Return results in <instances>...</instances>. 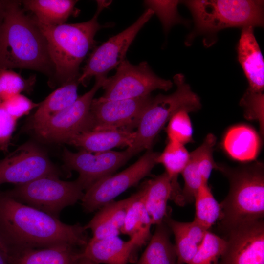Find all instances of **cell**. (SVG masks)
<instances>
[{
	"mask_svg": "<svg viewBox=\"0 0 264 264\" xmlns=\"http://www.w3.org/2000/svg\"><path fill=\"white\" fill-rule=\"evenodd\" d=\"M164 221L175 237L176 264H188L196 254L208 230L195 220L183 222L167 217Z\"/></svg>",
	"mask_w": 264,
	"mask_h": 264,
	"instance_id": "obj_22",
	"label": "cell"
},
{
	"mask_svg": "<svg viewBox=\"0 0 264 264\" xmlns=\"http://www.w3.org/2000/svg\"><path fill=\"white\" fill-rule=\"evenodd\" d=\"M21 1L7 0L0 28V69L23 68L49 77L55 72L45 37Z\"/></svg>",
	"mask_w": 264,
	"mask_h": 264,
	"instance_id": "obj_2",
	"label": "cell"
},
{
	"mask_svg": "<svg viewBox=\"0 0 264 264\" xmlns=\"http://www.w3.org/2000/svg\"><path fill=\"white\" fill-rule=\"evenodd\" d=\"M77 0H26L21 1L24 9L33 14L40 24L56 26L65 23L75 9Z\"/></svg>",
	"mask_w": 264,
	"mask_h": 264,
	"instance_id": "obj_25",
	"label": "cell"
},
{
	"mask_svg": "<svg viewBox=\"0 0 264 264\" xmlns=\"http://www.w3.org/2000/svg\"><path fill=\"white\" fill-rule=\"evenodd\" d=\"M133 156L127 148L123 151H109L99 153L83 149L72 152L65 148L62 154L66 168L78 173L79 176L76 180L83 190L113 175Z\"/></svg>",
	"mask_w": 264,
	"mask_h": 264,
	"instance_id": "obj_13",
	"label": "cell"
},
{
	"mask_svg": "<svg viewBox=\"0 0 264 264\" xmlns=\"http://www.w3.org/2000/svg\"><path fill=\"white\" fill-rule=\"evenodd\" d=\"M3 193L57 218L64 208L81 200L84 194L76 180L65 181L54 176L41 177Z\"/></svg>",
	"mask_w": 264,
	"mask_h": 264,
	"instance_id": "obj_7",
	"label": "cell"
},
{
	"mask_svg": "<svg viewBox=\"0 0 264 264\" xmlns=\"http://www.w3.org/2000/svg\"><path fill=\"white\" fill-rule=\"evenodd\" d=\"M215 136L209 133L203 143L189 153L188 162L181 173L184 185L181 196L184 205L194 201L195 196L201 185L208 183L213 169L217 168V164L213 157Z\"/></svg>",
	"mask_w": 264,
	"mask_h": 264,
	"instance_id": "obj_16",
	"label": "cell"
},
{
	"mask_svg": "<svg viewBox=\"0 0 264 264\" xmlns=\"http://www.w3.org/2000/svg\"><path fill=\"white\" fill-rule=\"evenodd\" d=\"M154 14L147 10L131 25L110 38L95 48L90 54L78 78L80 84L86 85L93 77L107 76L125 60L129 47L138 32Z\"/></svg>",
	"mask_w": 264,
	"mask_h": 264,
	"instance_id": "obj_11",
	"label": "cell"
},
{
	"mask_svg": "<svg viewBox=\"0 0 264 264\" xmlns=\"http://www.w3.org/2000/svg\"><path fill=\"white\" fill-rule=\"evenodd\" d=\"M36 81L34 76L25 79L9 69H0V99L5 100L25 91L30 92Z\"/></svg>",
	"mask_w": 264,
	"mask_h": 264,
	"instance_id": "obj_32",
	"label": "cell"
},
{
	"mask_svg": "<svg viewBox=\"0 0 264 264\" xmlns=\"http://www.w3.org/2000/svg\"><path fill=\"white\" fill-rule=\"evenodd\" d=\"M130 198L121 233L134 240L139 248L150 239L153 224L138 192L132 195Z\"/></svg>",
	"mask_w": 264,
	"mask_h": 264,
	"instance_id": "obj_26",
	"label": "cell"
},
{
	"mask_svg": "<svg viewBox=\"0 0 264 264\" xmlns=\"http://www.w3.org/2000/svg\"><path fill=\"white\" fill-rule=\"evenodd\" d=\"M73 246L63 244L26 249L8 256L10 264H78L80 252Z\"/></svg>",
	"mask_w": 264,
	"mask_h": 264,
	"instance_id": "obj_24",
	"label": "cell"
},
{
	"mask_svg": "<svg viewBox=\"0 0 264 264\" xmlns=\"http://www.w3.org/2000/svg\"><path fill=\"white\" fill-rule=\"evenodd\" d=\"M156 225L137 264H176V254L170 240L169 228L165 221Z\"/></svg>",
	"mask_w": 264,
	"mask_h": 264,
	"instance_id": "obj_28",
	"label": "cell"
},
{
	"mask_svg": "<svg viewBox=\"0 0 264 264\" xmlns=\"http://www.w3.org/2000/svg\"><path fill=\"white\" fill-rule=\"evenodd\" d=\"M78 264H97L95 263L94 262H92V261L84 258V257H80V259L79 260Z\"/></svg>",
	"mask_w": 264,
	"mask_h": 264,
	"instance_id": "obj_40",
	"label": "cell"
},
{
	"mask_svg": "<svg viewBox=\"0 0 264 264\" xmlns=\"http://www.w3.org/2000/svg\"><path fill=\"white\" fill-rule=\"evenodd\" d=\"M60 174L45 152L31 142L22 144L0 160V186L22 185L41 177Z\"/></svg>",
	"mask_w": 264,
	"mask_h": 264,
	"instance_id": "obj_12",
	"label": "cell"
},
{
	"mask_svg": "<svg viewBox=\"0 0 264 264\" xmlns=\"http://www.w3.org/2000/svg\"><path fill=\"white\" fill-rule=\"evenodd\" d=\"M194 201V220L208 230L220 220L221 206L214 198L208 183L201 185L195 196Z\"/></svg>",
	"mask_w": 264,
	"mask_h": 264,
	"instance_id": "obj_30",
	"label": "cell"
},
{
	"mask_svg": "<svg viewBox=\"0 0 264 264\" xmlns=\"http://www.w3.org/2000/svg\"><path fill=\"white\" fill-rule=\"evenodd\" d=\"M139 247L133 239L124 241L118 236L101 240H89L80 251V257L97 264H127Z\"/></svg>",
	"mask_w": 264,
	"mask_h": 264,
	"instance_id": "obj_18",
	"label": "cell"
},
{
	"mask_svg": "<svg viewBox=\"0 0 264 264\" xmlns=\"http://www.w3.org/2000/svg\"><path fill=\"white\" fill-rule=\"evenodd\" d=\"M188 112L181 110L174 114L168 121L166 132L169 141L183 145L193 140V127Z\"/></svg>",
	"mask_w": 264,
	"mask_h": 264,
	"instance_id": "obj_33",
	"label": "cell"
},
{
	"mask_svg": "<svg viewBox=\"0 0 264 264\" xmlns=\"http://www.w3.org/2000/svg\"><path fill=\"white\" fill-rule=\"evenodd\" d=\"M189 157V153L184 145L169 141L157 158V163L163 165L165 169V172L171 179L173 187L172 199L177 204H180L182 201V189L177 181V177L186 166Z\"/></svg>",
	"mask_w": 264,
	"mask_h": 264,
	"instance_id": "obj_29",
	"label": "cell"
},
{
	"mask_svg": "<svg viewBox=\"0 0 264 264\" xmlns=\"http://www.w3.org/2000/svg\"><path fill=\"white\" fill-rule=\"evenodd\" d=\"M238 61L249 83L248 88L263 92L264 62L254 34V27H242L237 46Z\"/></svg>",
	"mask_w": 264,
	"mask_h": 264,
	"instance_id": "obj_17",
	"label": "cell"
},
{
	"mask_svg": "<svg viewBox=\"0 0 264 264\" xmlns=\"http://www.w3.org/2000/svg\"><path fill=\"white\" fill-rule=\"evenodd\" d=\"M264 102L263 92H257L248 88L240 101L243 108L246 118L259 121L261 133L264 132Z\"/></svg>",
	"mask_w": 264,
	"mask_h": 264,
	"instance_id": "obj_35",
	"label": "cell"
},
{
	"mask_svg": "<svg viewBox=\"0 0 264 264\" xmlns=\"http://www.w3.org/2000/svg\"><path fill=\"white\" fill-rule=\"evenodd\" d=\"M116 68L114 75L105 79L102 87L105 92L99 100L142 97L154 90L168 91L173 87L171 81L156 75L145 61L134 65L125 59Z\"/></svg>",
	"mask_w": 264,
	"mask_h": 264,
	"instance_id": "obj_9",
	"label": "cell"
},
{
	"mask_svg": "<svg viewBox=\"0 0 264 264\" xmlns=\"http://www.w3.org/2000/svg\"><path fill=\"white\" fill-rule=\"evenodd\" d=\"M153 224L163 222L167 217V203L172 199L173 187L171 179L164 172L144 182L138 191Z\"/></svg>",
	"mask_w": 264,
	"mask_h": 264,
	"instance_id": "obj_20",
	"label": "cell"
},
{
	"mask_svg": "<svg viewBox=\"0 0 264 264\" xmlns=\"http://www.w3.org/2000/svg\"><path fill=\"white\" fill-rule=\"evenodd\" d=\"M228 179L230 190L220 203V220L226 230L244 222L263 219L264 171L262 163L256 162L236 168L217 164Z\"/></svg>",
	"mask_w": 264,
	"mask_h": 264,
	"instance_id": "obj_4",
	"label": "cell"
},
{
	"mask_svg": "<svg viewBox=\"0 0 264 264\" xmlns=\"http://www.w3.org/2000/svg\"><path fill=\"white\" fill-rule=\"evenodd\" d=\"M173 79L176 90L169 95L153 97L143 112L136 128L134 141L127 148L133 155L151 149L156 137L176 112L184 110L190 112L200 109V98L185 82L184 76L177 74Z\"/></svg>",
	"mask_w": 264,
	"mask_h": 264,
	"instance_id": "obj_6",
	"label": "cell"
},
{
	"mask_svg": "<svg viewBox=\"0 0 264 264\" xmlns=\"http://www.w3.org/2000/svg\"><path fill=\"white\" fill-rule=\"evenodd\" d=\"M159 153L152 149L136 162L122 172L97 182L86 190L82 198V206L87 212H92L114 201L115 198L129 188L137 184L148 176L157 164Z\"/></svg>",
	"mask_w": 264,
	"mask_h": 264,
	"instance_id": "obj_10",
	"label": "cell"
},
{
	"mask_svg": "<svg viewBox=\"0 0 264 264\" xmlns=\"http://www.w3.org/2000/svg\"><path fill=\"white\" fill-rule=\"evenodd\" d=\"M184 3L190 10L195 22L194 29L186 40L187 45L198 35H211L229 27L264 24L262 0H192Z\"/></svg>",
	"mask_w": 264,
	"mask_h": 264,
	"instance_id": "obj_5",
	"label": "cell"
},
{
	"mask_svg": "<svg viewBox=\"0 0 264 264\" xmlns=\"http://www.w3.org/2000/svg\"><path fill=\"white\" fill-rule=\"evenodd\" d=\"M6 1L0 0V28L3 21Z\"/></svg>",
	"mask_w": 264,
	"mask_h": 264,
	"instance_id": "obj_39",
	"label": "cell"
},
{
	"mask_svg": "<svg viewBox=\"0 0 264 264\" xmlns=\"http://www.w3.org/2000/svg\"><path fill=\"white\" fill-rule=\"evenodd\" d=\"M223 147L233 159L242 162L253 160L260 148V139L252 128L245 125L230 128L223 140Z\"/></svg>",
	"mask_w": 264,
	"mask_h": 264,
	"instance_id": "obj_23",
	"label": "cell"
},
{
	"mask_svg": "<svg viewBox=\"0 0 264 264\" xmlns=\"http://www.w3.org/2000/svg\"><path fill=\"white\" fill-rule=\"evenodd\" d=\"M86 230L79 223L65 224L0 192V244L8 256L63 244L84 247L89 241Z\"/></svg>",
	"mask_w": 264,
	"mask_h": 264,
	"instance_id": "obj_1",
	"label": "cell"
},
{
	"mask_svg": "<svg viewBox=\"0 0 264 264\" xmlns=\"http://www.w3.org/2000/svg\"><path fill=\"white\" fill-rule=\"evenodd\" d=\"M135 138V132L127 129L92 130L74 136L67 144L90 153H99L118 147H130Z\"/></svg>",
	"mask_w": 264,
	"mask_h": 264,
	"instance_id": "obj_19",
	"label": "cell"
},
{
	"mask_svg": "<svg viewBox=\"0 0 264 264\" xmlns=\"http://www.w3.org/2000/svg\"><path fill=\"white\" fill-rule=\"evenodd\" d=\"M152 97L150 95L134 99L104 101L93 99L90 109L92 130H132L137 128Z\"/></svg>",
	"mask_w": 264,
	"mask_h": 264,
	"instance_id": "obj_15",
	"label": "cell"
},
{
	"mask_svg": "<svg viewBox=\"0 0 264 264\" xmlns=\"http://www.w3.org/2000/svg\"><path fill=\"white\" fill-rule=\"evenodd\" d=\"M226 241L208 230L196 254L188 264H218Z\"/></svg>",
	"mask_w": 264,
	"mask_h": 264,
	"instance_id": "obj_31",
	"label": "cell"
},
{
	"mask_svg": "<svg viewBox=\"0 0 264 264\" xmlns=\"http://www.w3.org/2000/svg\"><path fill=\"white\" fill-rule=\"evenodd\" d=\"M78 79L67 82L54 90L39 103L30 125L37 124L56 115L73 104L78 97Z\"/></svg>",
	"mask_w": 264,
	"mask_h": 264,
	"instance_id": "obj_27",
	"label": "cell"
},
{
	"mask_svg": "<svg viewBox=\"0 0 264 264\" xmlns=\"http://www.w3.org/2000/svg\"><path fill=\"white\" fill-rule=\"evenodd\" d=\"M227 232L226 247L218 264H264L263 219L240 223Z\"/></svg>",
	"mask_w": 264,
	"mask_h": 264,
	"instance_id": "obj_14",
	"label": "cell"
},
{
	"mask_svg": "<svg viewBox=\"0 0 264 264\" xmlns=\"http://www.w3.org/2000/svg\"><path fill=\"white\" fill-rule=\"evenodd\" d=\"M17 121L8 113L0 99V150L4 153L8 151Z\"/></svg>",
	"mask_w": 264,
	"mask_h": 264,
	"instance_id": "obj_37",
	"label": "cell"
},
{
	"mask_svg": "<svg viewBox=\"0 0 264 264\" xmlns=\"http://www.w3.org/2000/svg\"><path fill=\"white\" fill-rule=\"evenodd\" d=\"M179 2V0H145L144 3L147 9L157 15L165 32L167 33L173 25L187 22L177 12Z\"/></svg>",
	"mask_w": 264,
	"mask_h": 264,
	"instance_id": "obj_34",
	"label": "cell"
},
{
	"mask_svg": "<svg viewBox=\"0 0 264 264\" xmlns=\"http://www.w3.org/2000/svg\"><path fill=\"white\" fill-rule=\"evenodd\" d=\"M0 264H10L8 257L0 244Z\"/></svg>",
	"mask_w": 264,
	"mask_h": 264,
	"instance_id": "obj_38",
	"label": "cell"
},
{
	"mask_svg": "<svg viewBox=\"0 0 264 264\" xmlns=\"http://www.w3.org/2000/svg\"><path fill=\"white\" fill-rule=\"evenodd\" d=\"M130 197L117 201H112L99 209L95 216L85 226L92 233L91 239L101 240L118 236L124 224Z\"/></svg>",
	"mask_w": 264,
	"mask_h": 264,
	"instance_id": "obj_21",
	"label": "cell"
},
{
	"mask_svg": "<svg viewBox=\"0 0 264 264\" xmlns=\"http://www.w3.org/2000/svg\"><path fill=\"white\" fill-rule=\"evenodd\" d=\"M96 11L89 20L76 23L45 26L37 23L47 41L55 72L49 80L52 87L78 79L79 67L96 42L94 37L104 27L98 22L99 14L110 2L97 0Z\"/></svg>",
	"mask_w": 264,
	"mask_h": 264,
	"instance_id": "obj_3",
	"label": "cell"
},
{
	"mask_svg": "<svg viewBox=\"0 0 264 264\" xmlns=\"http://www.w3.org/2000/svg\"><path fill=\"white\" fill-rule=\"evenodd\" d=\"M107 76L95 78L92 88L70 106L45 121L30 125L36 137L47 143H67L74 136L92 131L93 121L90 112L94 95L102 87Z\"/></svg>",
	"mask_w": 264,
	"mask_h": 264,
	"instance_id": "obj_8",
	"label": "cell"
},
{
	"mask_svg": "<svg viewBox=\"0 0 264 264\" xmlns=\"http://www.w3.org/2000/svg\"><path fill=\"white\" fill-rule=\"evenodd\" d=\"M2 104L8 113L16 120L28 114L33 108L39 105V103L33 102L22 94L2 101Z\"/></svg>",
	"mask_w": 264,
	"mask_h": 264,
	"instance_id": "obj_36",
	"label": "cell"
}]
</instances>
